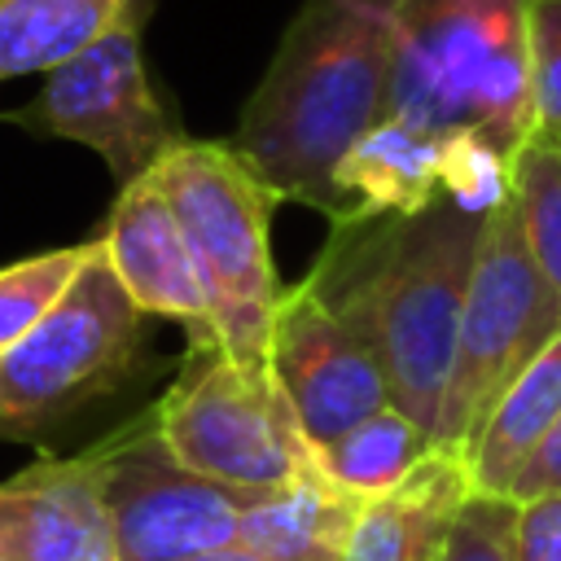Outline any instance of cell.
<instances>
[{
	"instance_id": "6da1fadb",
	"label": "cell",
	"mask_w": 561,
	"mask_h": 561,
	"mask_svg": "<svg viewBox=\"0 0 561 561\" xmlns=\"http://www.w3.org/2000/svg\"><path fill=\"white\" fill-rule=\"evenodd\" d=\"M486 210L434 197L408 215L342 219L302 285L377 355L390 403L438 430L456 324Z\"/></svg>"
},
{
	"instance_id": "7a4b0ae2",
	"label": "cell",
	"mask_w": 561,
	"mask_h": 561,
	"mask_svg": "<svg viewBox=\"0 0 561 561\" xmlns=\"http://www.w3.org/2000/svg\"><path fill=\"white\" fill-rule=\"evenodd\" d=\"M394 9L399 0H302L232 131V149L280 202L329 224L337 162L390 114Z\"/></svg>"
},
{
	"instance_id": "3957f363",
	"label": "cell",
	"mask_w": 561,
	"mask_h": 561,
	"mask_svg": "<svg viewBox=\"0 0 561 561\" xmlns=\"http://www.w3.org/2000/svg\"><path fill=\"white\" fill-rule=\"evenodd\" d=\"M530 0H399L390 114L438 136L478 131L508 158L530 136Z\"/></svg>"
},
{
	"instance_id": "277c9868",
	"label": "cell",
	"mask_w": 561,
	"mask_h": 561,
	"mask_svg": "<svg viewBox=\"0 0 561 561\" xmlns=\"http://www.w3.org/2000/svg\"><path fill=\"white\" fill-rule=\"evenodd\" d=\"M153 180L184 232L219 351L241 364H267L272 316L285 294L267 241L280 197L232 140L184 136L158 158Z\"/></svg>"
},
{
	"instance_id": "5b68a950",
	"label": "cell",
	"mask_w": 561,
	"mask_h": 561,
	"mask_svg": "<svg viewBox=\"0 0 561 561\" xmlns=\"http://www.w3.org/2000/svg\"><path fill=\"white\" fill-rule=\"evenodd\" d=\"M145 346V311L127 298L101 241L61 298L0 355V438L35 443L88 403L114 394Z\"/></svg>"
},
{
	"instance_id": "8992f818",
	"label": "cell",
	"mask_w": 561,
	"mask_h": 561,
	"mask_svg": "<svg viewBox=\"0 0 561 561\" xmlns=\"http://www.w3.org/2000/svg\"><path fill=\"white\" fill-rule=\"evenodd\" d=\"M557 333H561V307L539 276L513 197L504 193V202L486 210L478 237L434 447L465 460L469 469V456L486 430L491 408Z\"/></svg>"
},
{
	"instance_id": "52a82bcc",
	"label": "cell",
	"mask_w": 561,
	"mask_h": 561,
	"mask_svg": "<svg viewBox=\"0 0 561 561\" xmlns=\"http://www.w3.org/2000/svg\"><path fill=\"white\" fill-rule=\"evenodd\" d=\"M149 412L158 443L219 486L259 495L320 469L272 368L241 364L219 342H193L184 373Z\"/></svg>"
},
{
	"instance_id": "ba28073f",
	"label": "cell",
	"mask_w": 561,
	"mask_h": 561,
	"mask_svg": "<svg viewBox=\"0 0 561 561\" xmlns=\"http://www.w3.org/2000/svg\"><path fill=\"white\" fill-rule=\"evenodd\" d=\"M140 31L145 22H127L66 66L48 70L35 101L13 114L26 131L61 136L101 153L118 188L153 171L158 158L184 140L175 114L149 79Z\"/></svg>"
},
{
	"instance_id": "9c48e42d",
	"label": "cell",
	"mask_w": 561,
	"mask_h": 561,
	"mask_svg": "<svg viewBox=\"0 0 561 561\" xmlns=\"http://www.w3.org/2000/svg\"><path fill=\"white\" fill-rule=\"evenodd\" d=\"M96 447L118 561H197L237 543L250 495L184 469L158 443L153 412L114 430Z\"/></svg>"
},
{
	"instance_id": "30bf717a",
	"label": "cell",
	"mask_w": 561,
	"mask_h": 561,
	"mask_svg": "<svg viewBox=\"0 0 561 561\" xmlns=\"http://www.w3.org/2000/svg\"><path fill=\"white\" fill-rule=\"evenodd\" d=\"M267 368L316 451L364 416L390 408V386L373 346L351 324H342L302 280L289 285L276 302Z\"/></svg>"
},
{
	"instance_id": "8fae6325",
	"label": "cell",
	"mask_w": 561,
	"mask_h": 561,
	"mask_svg": "<svg viewBox=\"0 0 561 561\" xmlns=\"http://www.w3.org/2000/svg\"><path fill=\"white\" fill-rule=\"evenodd\" d=\"M0 561H118L101 447L44 456L0 482Z\"/></svg>"
},
{
	"instance_id": "7c38bea8",
	"label": "cell",
	"mask_w": 561,
	"mask_h": 561,
	"mask_svg": "<svg viewBox=\"0 0 561 561\" xmlns=\"http://www.w3.org/2000/svg\"><path fill=\"white\" fill-rule=\"evenodd\" d=\"M101 250L123 280L127 298L158 320H175L188 329V342H215L210 333V307L197 285L184 232L171 215L167 193L158 188L153 171L123 184L110 219L101 228Z\"/></svg>"
},
{
	"instance_id": "4fadbf2b",
	"label": "cell",
	"mask_w": 561,
	"mask_h": 561,
	"mask_svg": "<svg viewBox=\"0 0 561 561\" xmlns=\"http://www.w3.org/2000/svg\"><path fill=\"white\" fill-rule=\"evenodd\" d=\"M447 149L451 136L416 127L399 114H386L368 127L355 149L337 162V219L408 215L447 193Z\"/></svg>"
},
{
	"instance_id": "5bb4252c",
	"label": "cell",
	"mask_w": 561,
	"mask_h": 561,
	"mask_svg": "<svg viewBox=\"0 0 561 561\" xmlns=\"http://www.w3.org/2000/svg\"><path fill=\"white\" fill-rule=\"evenodd\" d=\"M473 495L465 460L430 451V460L394 491L364 500L337 561H438L460 504Z\"/></svg>"
},
{
	"instance_id": "9a60e30c",
	"label": "cell",
	"mask_w": 561,
	"mask_h": 561,
	"mask_svg": "<svg viewBox=\"0 0 561 561\" xmlns=\"http://www.w3.org/2000/svg\"><path fill=\"white\" fill-rule=\"evenodd\" d=\"M364 500L329 482L320 469L250 495L237 526V548L272 561H337Z\"/></svg>"
},
{
	"instance_id": "2e32d148",
	"label": "cell",
	"mask_w": 561,
	"mask_h": 561,
	"mask_svg": "<svg viewBox=\"0 0 561 561\" xmlns=\"http://www.w3.org/2000/svg\"><path fill=\"white\" fill-rule=\"evenodd\" d=\"M149 9L153 0H0V79L48 75Z\"/></svg>"
},
{
	"instance_id": "e0dca14e",
	"label": "cell",
	"mask_w": 561,
	"mask_h": 561,
	"mask_svg": "<svg viewBox=\"0 0 561 561\" xmlns=\"http://www.w3.org/2000/svg\"><path fill=\"white\" fill-rule=\"evenodd\" d=\"M557 416H561V333L513 377V386L491 408L486 430L469 456L473 495L508 500V486L522 473L530 447L543 438V430Z\"/></svg>"
},
{
	"instance_id": "ac0fdd59",
	"label": "cell",
	"mask_w": 561,
	"mask_h": 561,
	"mask_svg": "<svg viewBox=\"0 0 561 561\" xmlns=\"http://www.w3.org/2000/svg\"><path fill=\"white\" fill-rule=\"evenodd\" d=\"M434 451L430 430H421L408 412H399L394 403L364 416L359 425H351L342 438L324 443L316 451V465L329 482H337L342 491L373 500L394 491L403 478H412Z\"/></svg>"
},
{
	"instance_id": "d6986e66",
	"label": "cell",
	"mask_w": 561,
	"mask_h": 561,
	"mask_svg": "<svg viewBox=\"0 0 561 561\" xmlns=\"http://www.w3.org/2000/svg\"><path fill=\"white\" fill-rule=\"evenodd\" d=\"M508 197L526 250L561 307V136L530 131L508 158Z\"/></svg>"
},
{
	"instance_id": "ffe728a7",
	"label": "cell",
	"mask_w": 561,
	"mask_h": 561,
	"mask_svg": "<svg viewBox=\"0 0 561 561\" xmlns=\"http://www.w3.org/2000/svg\"><path fill=\"white\" fill-rule=\"evenodd\" d=\"M88 254V241L44 250L31 259H18L0 267V355L35 329V320L61 298V289L75 280L79 263Z\"/></svg>"
},
{
	"instance_id": "44dd1931",
	"label": "cell",
	"mask_w": 561,
	"mask_h": 561,
	"mask_svg": "<svg viewBox=\"0 0 561 561\" xmlns=\"http://www.w3.org/2000/svg\"><path fill=\"white\" fill-rule=\"evenodd\" d=\"M526 83L530 131L561 136V0L526 4Z\"/></svg>"
},
{
	"instance_id": "7402d4cb",
	"label": "cell",
	"mask_w": 561,
	"mask_h": 561,
	"mask_svg": "<svg viewBox=\"0 0 561 561\" xmlns=\"http://www.w3.org/2000/svg\"><path fill=\"white\" fill-rule=\"evenodd\" d=\"M438 561H513V500L469 495Z\"/></svg>"
},
{
	"instance_id": "603a6c76",
	"label": "cell",
	"mask_w": 561,
	"mask_h": 561,
	"mask_svg": "<svg viewBox=\"0 0 561 561\" xmlns=\"http://www.w3.org/2000/svg\"><path fill=\"white\" fill-rule=\"evenodd\" d=\"M513 561H561V491L513 500Z\"/></svg>"
},
{
	"instance_id": "cb8c5ba5",
	"label": "cell",
	"mask_w": 561,
	"mask_h": 561,
	"mask_svg": "<svg viewBox=\"0 0 561 561\" xmlns=\"http://www.w3.org/2000/svg\"><path fill=\"white\" fill-rule=\"evenodd\" d=\"M561 491V416L543 430V438L530 447L522 473L508 486V500H530V495H557Z\"/></svg>"
},
{
	"instance_id": "d4e9b609",
	"label": "cell",
	"mask_w": 561,
	"mask_h": 561,
	"mask_svg": "<svg viewBox=\"0 0 561 561\" xmlns=\"http://www.w3.org/2000/svg\"><path fill=\"white\" fill-rule=\"evenodd\" d=\"M197 561H272V557H259V552H250V548H219V552H206V557H197Z\"/></svg>"
}]
</instances>
